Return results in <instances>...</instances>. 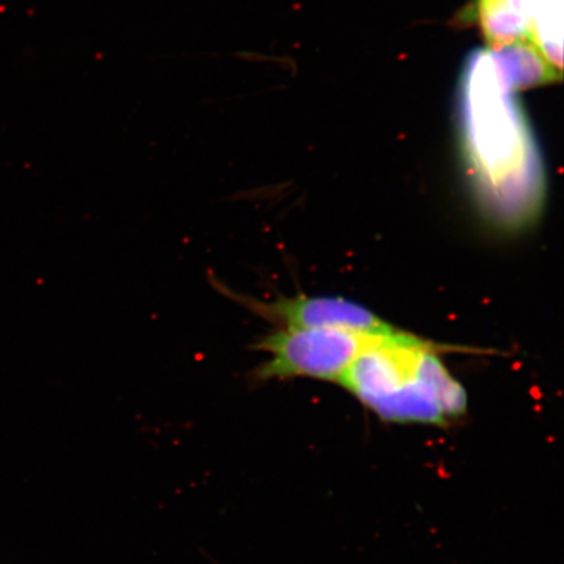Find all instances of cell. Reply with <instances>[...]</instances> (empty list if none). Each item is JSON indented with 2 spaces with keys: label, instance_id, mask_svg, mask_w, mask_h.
<instances>
[{
  "label": "cell",
  "instance_id": "obj_6",
  "mask_svg": "<svg viewBox=\"0 0 564 564\" xmlns=\"http://www.w3.org/2000/svg\"><path fill=\"white\" fill-rule=\"evenodd\" d=\"M490 55L500 80L511 91L553 83L562 77L561 70L550 65L528 42L492 47Z\"/></svg>",
  "mask_w": 564,
  "mask_h": 564
},
{
  "label": "cell",
  "instance_id": "obj_1",
  "mask_svg": "<svg viewBox=\"0 0 564 564\" xmlns=\"http://www.w3.org/2000/svg\"><path fill=\"white\" fill-rule=\"evenodd\" d=\"M463 141L475 202L494 229L524 230L545 202V174L519 106L490 53L470 56L463 82Z\"/></svg>",
  "mask_w": 564,
  "mask_h": 564
},
{
  "label": "cell",
  "instance_id": "obj_4",
  "mask_svg": "<svg viewBox=\"0 0 564 564\" xmlns=\"http://www.w3.org/2000/svg\"><path fill=\"white\" fill-rule=\"evenodd\" d=\"M210 282L224 297L276 324L279 328L336 329L370 337H388L400 333V329L392 327L369 308L345 299L295 295L263 301L237 292L214 276H210Z\"/></svg>",
  "mask_w": 564,
  "mask_h": 564
},
{
  "label": "cell",
  "instance_id": "obj_5",
  "mask_svg": "<svg viewBox=\"0 0 564 564\" xmlns=\"http://www.w3.org/2000/svg\"><path fill=\"white\" fill-rule=\"evenodd\" d=\"M507 3L523 19L528 44L562 73L563 0H507Z\"/></svg>",
  "mask_w": 564,
  "mask_h": 564
},
{
  "label": "cell",
  "instance_id": "obj_3",
  "mask_svg": "<svg viewBox=\"0 0 564 564\" xmlns=\"http://www.w3.org/2000/svg\"><path fill=\"white\" fill-rule=\"evenodd\" d=\"M378 338L336 329H274L251 345V349L270 355L252 370L251 382L295 378L338 382L359 352Z\"/></svg>",
  "mask_w": 564,
  "mask_h": 564
},
{
  "label": "cell",
  "instance_id": "obj_2",
  "mask_svg": "<svg viewBox=\"0 0 564 564\" xmlns=\"http://www.w3.org/2000/svg\"><path fill=\"white\" fill-rule=\"evenodd\" d=\"M433 344L400 330L379 337L356 357L338 384L379 419L446 427L449 421L432 387L419 373V357Z\"/></svg>",
  "mask_w": 564,
  "mask_h": 564
}]
</instances>
